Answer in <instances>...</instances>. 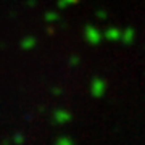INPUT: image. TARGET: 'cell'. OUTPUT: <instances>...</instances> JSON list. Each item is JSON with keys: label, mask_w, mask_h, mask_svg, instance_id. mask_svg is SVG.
<instances>
[{"label": "cell", "mask_w": 145, "mask_h": 145, "mask_svg": "<svg viewBox=\"0 0 145 145\" xmlns=\"http://www.w3.org/2000/svg\"><path fill=\"white\" fill-rule=\"evenodd\" d=\"M84 39L90 44V45H99L103 40V32L100 31L97 26L93 24H87L84 27Z\"/></svg>", "instance_id": "obj_1"}, {"label": "cell", "mask_w": 145, "mask_h": 145, "mask_svg": "<svg viewBox=\"0 0 145 145\" xmlns=\"http://www.w3.org/2000/svg\"><path fill=\"white\" fill-rule=\"evenodd\" d=\"M106 81L103 78H100V76H95V78L90 81V93H92V97L95 99H102L105 93H106Z\"/></svg>", "instance_id": "obj_2"}, {"label": "cell", "mask_w": 145, "mask_h": 145, "mask_svg": "<svg viewBox=\"0 0 145 145\" xmlns=\"http://www.w3.org/2000/svg\"><path fill=\"white\" fill-rule=\"evenodd\" d=\"M103 39H106L108 42H119L121 39V29L116 26H110L103 31Z\"/></svg>", "instance_id": "obj_3"}, {"label": "cell", "mask_w": 145, "mask_h": 145, "mask_svg": "<svg viewBox=\"0 0 145 145\" xmlns=\"http://www.w3.org/2000/svg\"><path fill=\"white\" fill-rule=\"evenodd\" d=\"M53 121L60 126L66 124V123L71 121V113L66 111V110H57V111H53Z\"/></svg>", "instance_id": "obj_4"}, {"label": "cell", "mask_w": 145, "mask_h": 145, "mask_svg": "<svg viewBox=\"0 0 145 145\" xmlns=\"http://www.w3.org/2000/svg\"><path fill=\"white\" fill-rule=\"evenodd\" d=\"M135 39V31L132 27H124V29H121V39L119 40L126 44V45H131Z\"/></svg>", "instance_id": "obj_5"}, {"label": "cell", "mask_w": 145, "mask_h": 145, "mask_svg": "<svg viewBox=\"0 0 145 145\" xmlns=\"http://www.w3.org/2000/svg\"><path fill=\"white\" fill-rule=\"evenodd\" d=\"M21 47H23L24 50H31V48H34V47H36V39H34L32 36H27L24 40L21 42Z\"/></svg>", "instance_id": "obj_6"}, {"label": "cell", "mask_w": 145, "mask_h": 145, "mask_svg": "<svg viewBox=\"0 0 145 145\" xmlns=\"http://www.w3.org/2000/svg\"><path fill=\"white\" fill-rule=\"evenodd\" d=\"M79 0H58V7L60 8H66V7H71V5H76Z\"/></svg>", "instance_id": "obj_7"}, {"label": "cell", "mask_w": 145, "mask_h": 145, "mask_svg": "<svg viewBox=\"0 0 145 145\" xmlns=\"http://www.w3.org/2000/svg\"><path fill=\"white\" fill-rule=\"evenodd\" d=\"M55 145H74V142H72V139H69V137H60V139L55 142Z\"/></svg>", "instance_id": "obj_8"}, {"label": "cell", "mask_w": 145, "mask_h": 145, "mask_svg": "<svg viewBox=\"0 0 145 145\" xmlns=\"http://www.w3.org/2000/svg\"><path fill=\"white\" fill-rule=\"evenodd\" d=\"M45 20H47V23H55V21L58 20V15L55 11H48L45 15Z\"/></svg>", "instance_id": "obj_9"}, {"label": "cell", "mask_w": 145, "mask_h": 145, "mask_svg": "<svg viewBox=\"0 0 145 145\" xmlns=\"http://www.w3.org/2000/svg\"><path fill=\"white\" fill-rule=\"evenodd\" d=\"M69 65H71V66H76V65H79V57H71V60H69Z\"/></svg>", "instance_id": "obj_10"}, {"label": "cell", "mask_w": 145, "mask_h": 145, "mask_svg": "<svg viewBox=\"0 0 145 145\" xmlns=\"http://www.w3.org/2000/svg\"><path fill=\"white\" fill-rule=\"evenodd\" d=\"M99 16H100V18H106V13H105V11H102V10H100V11H99Z\"/></svg>", "instance_id": "obj_11"}]
</instances>
